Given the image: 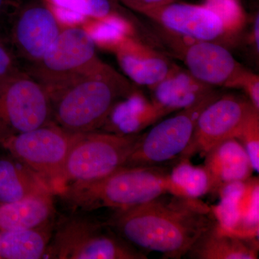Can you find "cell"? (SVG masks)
<instances>
[{"label": "cell", "instance_id": "cell-1", "mask_svg": "<svg viewBox=\"0 0 259 259\" xmlns=\"http://www.w3.org/2000/svg\"><path fill=\"white\" fill-rule=\"evenodd\" d=\"M215 222L211 207L200 199L165 194L116 211L107 225L135 248L179 259Z\"/></svg>", "mask_w": 259, "mask_h": 259}, {"label": "cell", "instance_id": "cell-2", "mask_svg": "<svg viewBox=\"0 0 259 259\" xmlns=\"http://www.w3.org/2000/svg\"><path fill=\"white\" fill-rule=\"evenodd\" d=\"M45 87L52 120L74 134H86L105 124L114 105L134 89L128 79L102 62L95 69Z\"/></svg>", "mask_w": 259, "mask_h": 259}, {"label": "cell", "instance_id": "cell-3", "mask_svg": "<svg viewBox=\"0 0 259 259\" xmlns=\"http://www.w3.org/2000/svg\"><path fill=\"white\" fill-rule=\"evenodd\" d=\"M165 194L188 197L161 166L122 167L95 182L66 186L58 194L74 209L132 208Z\"/></svg>", "mask_w": 259, "mask_h": 259}, {"label": "cell", "instance_id": "cell-4", "mask_svg": "<svg viewBox=\"0 0 259 259\" xmlns=\"http://www.w3.org/2000/svg\"><path fill=\"white\" fill-rule=\"evenodd\" d=\"M141 136L97 131L83 134L68 156L56 194L71 184L102 180L123 167Z\"/></svg>", "mask_w": 259, "mask_h": 259}, {"label": "cell", "instance_id": "cell-5", "mask_svg": "<svg viewBox=\"0 0 259 259\" xmlns=\"http://www.w3.org/2000/svg\"><path fill=\"white\" fill-rule=\"evenodd\" d=\"M82 134L69 132L52 122L8 138L0 145L41 177L56 194L68 156Z\"/></svg>", "mask_w": 259, "mask_h": 259}, {"label": "cell", "instance_id": "cell-6", "mask_svg": "<svg viewBox=\"0 0 259 259\" xmlns=\"http://www.w3.org/2000/svg\"><path fill=\"white\" fill-rule=\"evenodd\" d=\"M52 122L50 98L40 81L21 69L0 78V143Z\"/></svg>", "mask_w": 259, "mask_h": 259}, {"label": "cell", "instance_id": "cell-7", "mask_svg": "<svg viewBox=\"0 0 259 259\" xmlns=\"http://www.w3.org/2000/svg\"><path fill=\"white\" fill-rule=\"evenodd\" d=\"M107 226L81 218L65 220L51 239L44 258H147L120 236L107 231Z\"/></svg>", "mask_w": 259, "mask_h": 259}, {"label": "cell", "instance_id": "cell-8", "mask_svg": "<svg viewBox=\"0 0 259 259\" xmlns=\"http://www.w3.org/2000/svg\"><path fill=\"white\" fill-rule=\"evenodd\" d=\"M220 95L214 94L194 106L180 110L141 134L124 166H160L180 157L192 139L201 112Z\"/></svg>", "mask_w": 259, "mask_h": 259}, {"label": "cell", "instance_id": "cell-9", "mask_svg": "<svg viewBox=\"0 0 259 259\" xmlns=\"http://www.w3.org/2000/svg\"><path fill=\"white\" fill-rule=\"evenodd\" d=\"M102 62L83 28H66L61 30L40 61L24 70L47 86L90 71Z\"/></svg>", "mask_w": 259, "mask_h": 259}, {"label": "cell", "instance_id": "cell-10", "mask_svg": "<svg viewBox=\"0 0 259 259\" xmlns=\"http://www.w3.org/2000/svg\"><path fill=\"white\" fill-rule=\"evenodd\" d=\"M255 110L246 96L220 95L201 112L192 139L179 158L190 159L196 155L204 157L215 145L225 140L236 139Z\"/></svg>", "mask_w": 259, "mask_h": 259}, {"label": "cell", "instance_id": "cell-11", "mask_svg": "<svg viewBox=\"0 0 259 259\" xmlns=\"http://www.w3.org/2000/svg\"><path fill=\"white\" fill-rule=\"evenodd\" d=\"M163 33L174 42V49L194 77L213 88L241 89L248 70L222 44L183 38L166 31Z\"/></svg>", "mask_w": 259, "mask_h": 259}, {"label": "cell", "instance_id": "cell-12", "mask_svg": "<svg viewBox=\"0 0 259 259\" xmlns=\"http://www.w3.org/2000/svg\"><path fill=\"white\" fill-rule=\"evenodd\" d=\"M61 29L42 2L30 1L15 10L11 29V49L17 59L27 65L42 59Z\"/></svg>", "mask_w": 259, "mask_h": 259}, {"label": "cell", "instance_id": "cell-13", "mask_svg": "<svg viewBox=\"0 0 259 259\" xmlns=\"http://www.w3.org/2000/svg\"><path fill=\"white\" fill-rule=\"evenodd\" d=\"M144 15L162 30L183 38L218 42L226 36L220 19L203 5L175 2Z\"/></svg>", "mask_w": 259, "mask_h": 259}, {"label": "cell", "instance_id": "cell-14", "mask_svg": "<svg viewBox=\"0 0 259 259\" xmlns=\"http://www.w3.org/2000/svg\"><path fill=\"white\" fill-rule=\"evenodd\" d=\"M149 90L151 100L166 115L194 106L218 93L213 87L199 81L188 70L175 64L166 76Z\"/></svg>", "mask_w": 259, "mask_h": 259}, {"label": "cell", "instance_id": "cell-15", "mask_svg": "<svg viewBox=\"0 0 259 259\" xmlns=\"http://www.w3.org/2000/svg\"><path fill=\"white\" fill-rule=\"evenodd\" d=\"M113 54L125 76L136 84L148 88L163 79L174 65L137 37H127Z\"/></svg>", "mask_w": 259, "mask_h": 259}, {"label": "cell", "instance_id": "cell-16", "mask_svg": "<svg viewBox=\"0 0 259 259\" xmlns=\"http://www.w3.org/2000/svg\"><path fill=\"white\" fill-rule=\"evenodd\" d=\"M204 158L212 193L227 184L248 180L254 171L245 148L234 138L213 146Z\"/></svg>", "mask_w": 259, "mask_h": 259}, {"label": "cell", "instance_id": "cell-17", "mask_svg": "<svg viewBox=\"0 0 259 259\" xmlns=\"http://www.w3.org/2000/svg\"><path fill=\"white\" fill-rule=\"evenodd\" d=\"M166 115L142 92L134 89L114 105L105 124L107 132L135 135L154 125Z\"/></svg>", "mask_w": 259, "mask_h": 259}, {"label": "cell", "instance_id": "cell-18", "mask_svg": "<svg viewBox=\"0 0 259 259\" xmlns=\"http://www.w3.org/2000/svg\"><path fill=\"white\" fill-rule=\"evenodd\" d=\"M258 253V239L235 236L215 222L199 237L187 255L194 259H257Z\"/></svg>", "mask_w": 259, "mask_h": 259}, {"label": "cell", "instance_id": "cell-19", "mask_svg": "<svg viewBox=\"0 0 259 259\" xmlns=\"http://www.w3.org/2000/svg\"><path fill=\"white\" fill-rule=\"evenodd\" d=\"M54 195L40 194L0 203V232L32 229L50 224L55 212Z\"/></svg>", "mask_w": 259, "mask_h": 259}, {"label": "cell", "instance_id": "cell-20", "mask_svg": "<svg viewBox=\"0 0 259 259\" xmlns=\"http://www.w3.org/2000/svg\"><path fill=\"white\" fill-rule=\"evenodd\" d=\"M54 194L41 177L13 156L0 157V203Z\"/></svg>", "mask_w": 259, "mask_h": 259}, {"label": "cell", "instance_id": "cell-21", "mask_svg": "<svg viewBox=\"0 0 259 259\" xmlns=\"http://www.w3.org/2000/svg\"><path fill=\"white\" fill-rule=\"evenodd\" d=\"M51 223L40 228L0 232V259L44 258L50 243Z\"/></svg>", "mask_w": 259, "mask_h": 259}, {"label": "cell", "instance_id": "cell-22", "mask_svg": "<svg viewBox=\"0 0 259 259\" xmlns=\"http://www.w3.org/2000/svg\"><path fill=\"white\" fill-rule=\"evenodd\" d=\"M81 28L96 48L112 54L127 37H136L134 24L119 11L102 18H90Z\"/></svg>", "mask_w": 259, "mask_h": 259}, {"label": "cell", "instance_id": "cell-23", "mask_svg": "<svg viewBox=\"0 0 259 259\" xmlns=\"http://www.w3.org/2000/svg\"><path fill=\"white\" fill-rule=\"evenodd\" d=\"M170 177L188 197L199 199L210 193V180L204 166H194L189 158H180L170 170Z\"/></svg>", "mask_w": 259, "mask_h": 259}, {"label": "cell", "instance_id": "cell-24", "mask_svg": "<svg viewBox=\"0 0 259 259\" xmlns=\"http://www.w3.org/2000/svg\"><path fill=\"white\" fill-rule=\"evenodd\" d=\"M203 5L217 15L226 36H235L244 28L246 15L239 0H204Z\"/></svg>", "mask_w": 259, "mask_h": 259}, {"label": "cell", "instance_id": "cell-25", "mask_svg": "<svg viewBox=\"0 0 259 259\" xmlns=\"http://www.w3.org/2000/svg\"><path fill=\"white\" fill-rule=\"evenodd\" d=\"M47 5L61 7L74 10L88 18H99L118 10L116 0H40Z\"/></svg>", "mask_w": 259, "mask_h": 259}, {"label": "cell", "instance_id": "cell-26", "mask_svg": "<svg viewBox=\"0 0 259 259\" xmlns=\"http://www.w3.org/2000/svg\"><path fill=\"white\" fill-rule=\"evenodd\" d=\"M259 111L248 117L236 139L245 148L254 171H259Z\"/></svg>", "mask_w": 259, "mask_h": 259}, {"label": "cell", "instance_id": "cell-27", "mask_svg": "<svg viewBox=\"0 0 259 259\" xmlns=\"http://www.w3.org/2000/svg\"><path fill=\"white\" fill-rule=\"evenodd\" d=\"M61 29L81 28L88 20L86 15L61 7L47 5Z\"/></svg>", "mask_w": 259, "mask_h": 259}, {"label": "cell", "instance_id": "cell-28", "mask_svg": "<svg viewBox=\"0 0 259 259\" xmlns=\"http://www.w3.org/2000/svg\"><path fill=\"white\" fill-rule=\"evenodd\" d=\"M18 59L11 47L0 35V78L20 69Z\"/></svg>", "mask_w": 259, "mask_h": 259}, {"label": "cell", "instance_id": "cell-29", "mask_svg": "<svg viewBox=\"0 0 259 259\" xmlns=\"http://www.w3.org/2000/svg\"><path fill=\"white\" fill-rule=\"evenodd\" d=\"M241 89L244 90L247 98L259 111V77L258 75L248 70L242 81Z\"/></svg>", "mask_w": 259, "mask_h": 259}, {"label": "cell", "instance_id": "cell-30", "mask_svg": "<svg viewBox=\"0 0 259 259\" xmlns=\"http://www.w3.org/2000/svg\"><path fill=\"white\" fill-rule=\"evenodd\" d=\"M130 9L144 15L150 10L178 2V0H117Z\"/></svg>", "mask_w": 259, "mask_h": 259}, {"label": "cell", "instance_id": "cell-31", "mask_svg": "<svg viewBox=\"0 0 259 259\" xmlns=\"http://www.w3.org/2000/svg\"><path fill=\"white\" fill-rule=\"evenodd\" d=\"M251 41L253 42L254 46L255 52L258 54L259 49V17L257 14L255 18L254 23H253V32H252Z\"/></svg>", "mask_w": 259, "mask_h": 259}, {"label": "cell", "instance_id": "cell-32", "mask_svg": "<svg viewBox=\"0 0 259 259\" xmlns=\"http://www.w3.org/2000/svg\"><path fill=\"white\" fill-rule=\"evenodd\" d=\"M13 0H0V18L8 12L10 7L14 6Z\"/></svg>", "mask_w": 259, "mask_h": 259}]
</instances>
